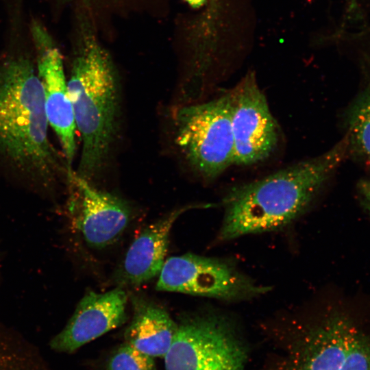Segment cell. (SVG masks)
<instances>
[{
  "label": "cell",
  "instance_id": "obj_15",
  "mask_svg": "<svg viewBox=\"0 0 370 370\" xmlns=\"http://www.w3.org/2000/svg\"><path fill=\"white\" fill-rule=\"evenodd\" d=\"M108 370H157L153 358L124 343L111 355Z\"/></svg>",
  "mask_w": 370,
  "mask_h": 370
},
{
  "label": "cell",
  "instance_id": "obj_5",
  "mask_svg": "<svg viewBox=\"0 0 370 370\" xmlns=\"http://www.w3.org/2000/svg\"><path fill=\"white\" fill-rule=\"evenodd\" d=\"M245 356L230 322L219 314L205 312L177 323L164 367L165 370H243Z\"/></svg>",
  "mask_w": 370,
  "mask_h": 370
},
{
  "label": "cell",
  "instance_id": "obj_11",
  "mask_svg": "<svg viewBox=\"0 0 370 370\" xmlns=\"http://www.w3.org/2000/svg\"><path fill=\"white\" fill-rule=\"evenodd\" d=\"M39 49L38 77L42 82L49 125L56 132L69 166L75 154L77 130L60 51L40 27L34 32Z\"/></svg>",
  "mask_w": 370,
  "mask_h": 370
},
{
  "label": "cell",
  "instance_id": "obj_7",
  "mask_svg": "<svg viewBox=\"0 0 370 370\" xmlns=\"http://www.w3.org/2000/svg\"><path fill=\"white\" fill-rule=\"evenodd\" d=\"M295 370H370V337L334 310L311 326Z\"/></svg>",
  "mask_w": 370,
  "mask_h": 370
},
{
  "label": "cell",
  "instance_id": "obj_18",
  "mask_svg": "<svg viewBox=\"0 0 370 370\" xmlns=\"http://www.w3.org/2000/svg\"><path fill=\"white\" fill-rule=\"evenodd\" d=\"M193 8H199L203 5L206 0H185Z\"/></svg>",
  "mask_w": 370,
  "mask_h": 370
},
{
  "label": "cell",
  "instance_id": "obj_14",
  "mask_svg": "<svg viewBox=\"0 0 370 370\" xmlns=\"http://www.w3.org/2000/svg\"><path fill=\"white\" fill-rule=\"evenodd\" d=\"M345 116L349 151L370 159V79L349 106Z\"/></svg>",
  "mask_w": 370,
  "mask_h": 370
},
{
  "label": "cell",
  "instance_id": "obj_2",
  "mask_svg": "<svg viewBox=\"0 0 370 370\" xmlns=\"http://www.w3.org/2000/svg\"><path fill=\"white\" fill-rule=\"evenodd\" d=\"M45 92L31 62L0 66V153L20 171L50 182L59 163L48 138Z\"/></svg>",
  "mask_w": 370,
  "mask_h": 370
},
{
  "label": "cell",
  "instance_id": "obj_6",
  "mask_svg": "<svg viewBox=\"0 0 370 370\" xmlns=\"http://www.w3.org/2000/svg\"><path fill=\"white\" fill-rule=\"evenodd\" d=\"M156 288L226 301L249 299L269 291L223 260L193 254L166 259Z\"/></svg>",
  "mask_w": 370,
  "mask_h": 370
},
{
  "label": "cell",
  "instance_id": "obj_12",
  "mask_svg": "<svg viewBox=\"0 0 370 370\" xmlns=\"http://www.w3.org/2000/svg\"><path fill=\"white\" fill-rule=\"evenodd\" d=\"M191 207L173 210L147 225L134 240L118 274L121 287L140 286L160 274L166 260L171 228L177 218Z\"/></svg>",
  "mask_w": 370,
  "mask_h": 370
},
{
  "label": "cell",
  "instance_id": "obj_17",
  "mask_svg": "<svg viewBox=\"0 0 370 370\" xmlns=\"http://www.w3.org/2000/svg\"><path fill=\"white\" fill-rule=\"evenodd\" d=\"M356 189L362 206L370 215V176L359 181Z\"/></svg>",
  "mask_w": 370,
  "mask_h": 370
},
{
  "label": "cell",
  "instance_id": "obj_4",
  "mask_svg": "<svg viewBox=\"0 0 370 370\" xmlns=\"http://www.w3.org/2000/svg\"><path fill=\"white\" fill-rule=\"evenodd\" d=\"M173 121L175 144L201 177L214 180L234 164L229 90L209 101L181 106Z\"/></svg>",
  "mask_w": 370,
  "mask_h": 370
},
{
  "label": "cell",
  "instance_id": "obj_9",
  "mask_svg": "<svg viewBox=\"0 0 370 370\" xmlns=\"http://www.w3.org/2000/svg\"><path fill=\"white\" fill-rule=\"evenodd\" d=\"M67 175L77 197V226L85 242L95 249H103L115 243L130 219L127 204L97 188L90 181L70 169Z\"/></svg>",
  "mask_w": 370,
  "mask_h": 370
},
{
  "label": "cell",
  "instance_id": "obj_3",
  "mask_svg": "<svg viewBox=\"0 0 370 370\" xmlns=\"http://www.w3.org/2000/svg\"><path fill=\"white\" fill-rule=\"evenodd\" d=\"M67 88L82 143L77 173L91 181L100 173L109 156L119 110L112 62L93 38L86 39L75 58Z\"/></svg>",
  "mask_w": 370,
  "mask_h": 370
},
{
  "label": "cell",
  "instance_id": "obj_8",
  "mask_svg": "<svg viewBox=\"0 0 370 370\" xmlns=\"http://www.w3.org/2000/svg\"><path fill=\"white\" fill-rule=\"evenodd\" d=\"M229 91L234 164L260 162L271 155L279 141V127L267 98L253 71Z\"/></svg>",
  "mask_w": 370,
  "mask_h": 370
},
{
  "label": "cell",
  "instance_id": "obj_10",
  "mask_svg": "<svg viewBox=\"0 0 370 370\" xmlns=\"http://www.w3.org/2000/svg\"><path fill=\"white\" fill-rule=\"evenodd\" d=\"M127 295L121 286L87 292L64 328L51 342L56 351L72 353L125 323Z\"/></svg>",
  "mask_w": 370,
  "mask_h": 370
},
{
  "label": "cell",
  "instance_id": "obj_1",
  "mask_svg": "<svg viewBox=\"0 0 370 370\" xmlns=\"http://www.w3.org/2000/svg\"><path fill=\"white\" fill-rule=\"evenodd\" d=\"M349 153L346 135L323 153L232 188L223 199L220 241L283 227L312 203Z\"/></svg>",
  "mask_w": 370,
  "mask_h": 370
},
{
  "label": "cell",
  "instance_id": "obj_13",
  "mask_svg": "<svg viewBox=\"0 0 370 370\" xmlns=\"http://www.w3.org/2000/svg\"><path fill=\"white\" fill-rule=\"evenodd\" d=\"M134 314L125 332V343L152 358L164 357L175 336L177 323L158 304L133 300Z\"/></svg>",
  "mask_w": 370,
  "mask_h": 370
},
{
  "label": "cell",
  "instance_id": "obj_16",
  "mask_svg": "<svg viewBox=\"0 0 370 370\" xmlns=\"http://www.w3.org/2000/svg\"><path fill=\"white\" fill-rule=\"evenodd\" d=\"M344 19L354 25L350 34L355 41L370 44V0H347Z\"/></svg>",
  "mask_w": 370,
  "mask_h": 370
}]
</instances>
